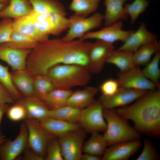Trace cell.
Masks as SVG:
<instances>
[{
  "label": "cell",
  "mask_w": 160,
  "mask_h": 160,
  "mask_svg": "<svg viewBox=\"0 0 160 160\" xmlns=\"http://www.w3.org/2000/svg\"><path fill=\"white\" fill-rule=\"evenodd\" d=\"M132 0H105V11L104 15L105 26L110 25L120 20L126 21L128 15L125 12L124 6L126 2Z\"/></svg>",
  "instance_id": "19"
},
{
  "label": "cell",
  "mask_w": 160,
  "mask_h": 160,
  "mask_svg": "<svg viewBox=\"0 0 160 160\" xmlns=\"http://www.w3.org/2000/svg\"><path fill=\"white\" fill-rule=\"evenodd\" d=\"M114 49L113 43L97 39L88 54L87 68L91 73L97 74L102 70L108 56Z\"/></svg>",
  "instance_id": "11"
},
{
  "label": "cell",
  "mask_w": 160,
  "mask_h": 160,
  "mask_svg": "<svg viewBox=\"0 0 160 160\" xmlns=\"http://www.w3.org/2000/svg\"><path fill=\"white\" fill-rule=\"evenodd\" d=\"M25 149L22 158L24 160H43L44 158L37 154L28 146Z\"/></svg>",
  "instance_id": "43"
},
{
  "label": "cell",
  "mask_w": 160,
  "mask_h": 160,
  "mask_svg": "<svg viewBox=\"0 0 160 160\" xmlns=\"http://www.w3.org/2000/svg\"><path fill=\"white\" fill-rule=\"evenodd\" d=\"M0 82L8 89L15 100H19L21 98V93L14 85L12 81L10 73L8 66L0 64Z\"/></svg>",
  "instance_id": "36"
},
{
  "label": "cell",
  "mask_w": 160,
  "mask_h": 160,
  "mask_svg": "<svg viewBox=\"0 0 160 160\" xmlns=\"http://www.w3.org/2000/svg\"><path fill=\"white\" fill-rule=\"evenodd\" d=\"M160 60V51L154 54L152 60L147 63L142 70L145 77L154 83L159 89L160 87L159 81L160 77V70L159 67Z\"/></svg>",
  "instance_id": "34"
},
{
  "label": "cell",
  "mask_w": 160,
  "mask_h": 160,
  "mask_svg": "<svg viewBox=\"0 0 160 160\" xmlns=\"http://www.w3.org/2000/svg\"><path fill=\"white\" fill-rule=\"evenodd\" d=\"M85 135L84 132L80 128L58 137L64 160H81Z\"/></svg>",
  "instance_id": "9"
},
{
  "label": "cell",
  "mask_w": 160,
  "mask_h": 160,
  "mask_svg": "<svg viewBox=\"0 0 160 160\" xmlns=\"http://www.w3.org/2000/svg\"><path fill=\"white\" fill-rule=\"evenodd\" d=\"M149 4L147 0H134L132 3H125L124 6L125 12L130 17V23H135L139 15L146 9Z\"/></svg>",
  "instance_id": "35"
},
{
  "label": "cell",
  "mask_w": 160,
  "mask_h": 160,
  "mask_svg": "<svg viewBox=\"0 0 160 160\" xmlns=\"http://www.w3.org/2000/svg\"><path fill=\"white\" fill-rule=\"evenodd\" d=\"M44 159L63 160L61 150L58 139L55 137L49 143L46 150Z\"/></svg>",
  "instance_id": "37"
},
{
  "label": "cell",
  "mask_w": 160,
  "mask_h": 160,
  "mask_svg": "<svg viewBox=\"0 0 160 160\" xmlns=\"http://www.w3.org/2000/svg\"><path fill=\"white\" fill-rule=\"evenodd\" d=\"M13 21L11 18H4L0 22V44L9 42L13 31Z\"/></svg>",
  "instance_id": "38"
},
{
  "label": "cell",
  "mask_w": 160,
  "mask_h": 160,
  "mask_svg": "<svg viewBox=\"0 0 160 160\" xmlns=\"http://www.w3.org/2000/svg\"><path fill=\"white\" fill-rule=\"evenodd\" d=\"M28 132V146L44 159L47 146L50 141L56 137L45 130L39 121L33 119L24 120Z\"/></svg>",
  "instance_id": "8"
},
{
  "label": "cell",
  "mask_w": 160,
  "mask_h": 160,
  "mask_svg": "<svg viewBox=\"0 0 160 160\" xmlns=\"http://www.w3.org/2000/svg\"><path fill=\"white\" fill-rule=\"evenodd\" d=\"M115 111L124 119L132 121L140 134L154 137L159 135L160 89L148 91L132 104Z\"/></svg>",
  "instance_id": "2"
},
{
  "label": "cell",
  "mask_w": 160,
  "mask_h": 160,
  "mask_svg": "<svg viewBox=\"0 0 160 160\" xmlns=\"http://www.w3.org/2000/svg\"><path fill=\"white\" fill-rule=\"evenodd\" d=\"M33 77L34 95L43 101L45 97L55 88L46 75H37Z\"/></svg>",
  "instance_id": "32"
},
{
  "label": "cell",
  "mask_w": 160,
  "mask_h": 160,
  "mask_svg": "<svg viewBox=\"0 0 160 160\" xmlns=\"http://www.w3.org/2000/svg\"><path fill=\"white\" fill-rule=\"evenodd\" d=\"M68 19V31L62 38L63 40L67 41H73L77 38H81L89 31L100 27L104 20V15L97 12L87 17L74 14Z\"/></svg>",
  "instance_id": "6"
},
{
  "label": "cell",
  "mask_w": 160,
  "mask_h": 160,
  "mask_svg": "<svg viewBox=\"0 0 160 160\" xmlns=\"http://www.w3.org/2000/svg\"><path fill=\"white\" fill-rule=\"evenodd\" d=\"M133 53L131 51L114 49L108 56L106 63L115 65L121 72L128 71L135 65L133 61Z\"/></svg>",
  "instance_id": "25"
},
{
  "label": "cell",
  "mask_w": 160,
  "mask_h": 160,
  "mask_svg": "<svg viewBox=\"0 0 160 160\" xmlns=\"http://www.w3.org/2000/svg\"><path fill=\"white\" fill-rule=\"evenodd\" d=\"M102 157L97 156L85 153L82 154L81 160H100Z\"/></svg>",
  "instance_id": "44"
},
{
  "label": "cell",
  "mask_w": 160,
  "mask_h": 160,
  "mask_svg": "<svg viewBox=\"0 0 160 160\" xmlns=\"http://www.w3.org/2000/svg\"><path fill=\"white\" fill-rule=\"evenodd\" d=\"M7 5L0 2V10L4 8Z\"/></svg>",
  "instance_id": "47"
},
{
  "label": "cell",
  "mask_w": 160,
  "mask_h": 160,
  "mask_svg": "<svg viewBox=\"0 0 160 160\" xmlns=\"http://www.w3.org/2000/svg\"><path fill=\"white\" fill-rule=\"evenodd\" d=\"M26 16L39 31L47 37L50 35L58 36L69 28L68 19L58 13L42 14L33 9Z\"/></svg>",
  "instance_id": "5"
},
{
  "label": "cell",
  "mask_w": 160,
  "mask_h": 160,
  "mask_svg": "<svg viewBox=\"0 0 160 160\" xmlns=\"http://www.w3.org/2000/svg\"><path fill=\"white\" fill-rule=\"evenodd\" d=\"M91 133L90 138L83 145L82 151L85 153L101 156L107 144L103 135L99 132L94 131Z\"/></svg>",
  "instance_id": "27"
},
{
  "label": "cell",
  "mask_w": 160,
  "mask_h": 160,
  "mask_svg": "<svg viewBox=\"0 0 160 160\" xmlns=\"http://www.w3.org/2000/svg\"><path fill=\"white\" fill-rule=\"evenodd\" d=\"M147 91L119 87L113 95L108 96L102 95L99 100L103 108L113 109L131 103L143 95Z\"/></svg>",
  "instance_id": "14"
},
{
  "label": "cell",
  "mask_w": 160,
  "mask_h": 160,
  "mask_svg": "<svg viewBox=\"0 0 160 160\" xmlns=\"http://www.w3.org/2000/svg\"><path fill=\"white\" fill-rule=\"evenodd\" d=\"M73 92L71 89H55L45 97L43 101L49 109L59 108L66 105L68 98Z\"/></svg>",
  "instance_id": "30"
},
{
  "label": "cell",
  "mask_w": 160,
  "mask_h": 160,
  "mask_svg": "<svg viewBox=\"0 0 160 160\" xmlns=\"http://www.w3.org/2000/svg\"><path fill=\"white\" fill-rule=\"evenodd\" d=\"M4 140V139L2 137V136H0V144Z\"/></svg>",
  "instance_id": "48"
},
{
  "label": "cell",
  "mask_w": 160,
  "mask_h": 160,
  "mask_svg": "<svg viewBox=\"0 0 160 160\" xmlns=\"http://www.w3.org/2000/svg\"><path fill=\"white\" fill-rule=\"evenodd\" d=\"M28 132L25 123L22 124L18 135L13 140L2 141L0 145V159L14 160L28 146Z\"/></svg>",
  "instance_id": "12"
},
{
  "label": "cell",
  "mask_w": 160,
  "mask_h": 160,
  "mask_svg": "<svg viewBox=\"0 0 160 160\" xmlns=\"http://www.w3.org/2000/svg\"><path fill=\"white\" fill-rule=\"evenodd\" d=\"M122 21H119L105 27L100 30L94 32H88L82 37L84 40L88 39H99L113 43L120 41L124 43L134 31H125L122 29Z\"/></svg>",
  "instance_id": "13"
},
{
  "label": "cell",
  "mask_w": 160,
  "mask_h": 160,
  "mask_svg": "<svg viewBox=\"0 0 160 160\" xmlns=\"http://www.w3.org/2000/svg\"><path fill=\"white\" fill-rule=\"evenodd\" d=\"M100 0H72L69 7L74 14L87 17L97 10Z\"/></svg>",
  "instance_id": "31"
},
{
  "label": "cell",
  "mask_w": 160,
  "mask_h": 160,
  "mask_svg": "<svg viewBox=\"0 0 160 160\" xmlns=\"http://www.w3.org/2000/svg\"><path fill=\"white\" fill-rule=\"evenodd\" d=\"M29 0L30 1V2H31V3L33 1V0Z\"/></svg>",
  "instance_id": "49"
},
{
  "label": "cell",
  "mask_w": 160,
  "mask_h": 160,
  "mask_svg": "<svg viewBox=\"0 0 160 160\" xmlns=\"http://www.w3.org/2000/svg\"><path fill=\"white\" fill-rule=\"evenodd\" d=\"M103 108L99 100H95L81 110L79 124L81 127L92 132L105 131L107 124L103 115Z\"/></svg>",
  "instance_id": "7"
},
{
  "label": "cell",
  "mask_w": 160,
  "mask_h": 160,
  "mask_svg": "<svg viewBox=\"0 0 160 160\" xmlns=\"http://www.w3.org/2000/svg\"><path fill=\"white\" fill-rule=\"evenodd\" d=\"M143 147L142 152L136 160H155L159 159L158 154L149 140L144 139Z\"/></svg>",
  "instance_id": "40"
},
{
  "label": "cell",
  "mask_w": 160,
  "mask_h": 160,
  "mask_svg": "<svg viewBox=\"0 0 160 160\" xmlns=\"http://www.w3.org/2000/svg\"><path fill=\"white\" fill-rule=\"evenodd\" d=\"M9 108L7 104H0V125L2 117L4 114L7 112ZM0 136H1L0 129Z\"/></svg>",
  "instance_id": "45"
},
{
  "label": "cell",
  "mask_w": 160,
  "mask_h": 160,
  "mask_svg": "<svg viewBox=\"0 0 160 160\" xmlns=\"http://www.w3.org/2000/svg\"><path fill=\"white\" fill-rule=\"evenodd\" d=\"M18 102L25 109L26 119H33L40 121L49 117V108L43 101L34 95L22 97Z\"/></svg>",
  "instance_id": "18"
},
{
  "label": "cell",
  "mask_w": 160,
  "mask_h": 160,
  "mask_svg": "<svg viewBox=\"0 0 160 160\" xmlns=\"http://www.w3.org/2000/svg\"><path fill=\"white\" fill-rule=\"evenodd\" d=\"M10 73L14 85L21 94L25 97L34 95L33 77L26 69L13 71Z\"/></svg>",
  "instance_id": "24"
},
{
  "label": "cell",
  "mask_w": 160,
  "mask_h": 160,
  "mask_svg": "<svg viewBox=\"0 0 160 160\" xmlns=\"http://www.w3.org/2000/svg\"><path fill=\"white\" fill-rule=\"evenodd\" d=\"M81 109L66 105L60 107L49 109V117L70 122L78 123Z\"/></svg>",
  "instance_id": "29"
},
{
  "label": "cell",
  "mask_w": 160,
  "mask_h": 160,
  "mask_svg": "<svg viewBox=\"0 0 160 160\" xmlns=\"http://www.w3.org/2000/svg\"><path fill=\"white\" fill-rule=\"evenodd\" d=\"M38 42L33 39L13 31L11 36L10 41L3 44L14 48L32 49Z\"/></svg>",
  "instance_id": "33"
},
{
  "label": "cell",
  "mask_w": 160,
  "mask_h": 160,
  "mask_svg": "<svg viewBox=\"0 0 160 160\" xmlns=\"http://www.w3.org/2000/svg\"><path fill=\"white\" fill-rule=\"evenodd\" d=\"M156 40V35L148 31L145 23L142 22L137 30L132 33L117 49L134 52L141 46Z\"/></svg>",
  "instance_id": "16"
},
{
  "label": "cell",
  "mask_w": 160,
  "mask_h": 160,
  "mask_svg": "<svg viewBox=\"0 0 160 160\" xmlns=\"http://www.w3.org/2000/svg\"><path fill=\"white\" fill-rule=\"evenodd\" d=\"M117 80L119 87L146 91L153 90L157 87L154 83L145 77L137 65L128 71L119 73Z\"/></svg>",
  "instance_id": "10"
},
{
  "label": "cell",
  "mask_w": 160,
  "mask_h": 160,
  "mask_svg": "<svg viewBox=\"0 0 160 160\" xmlns=\"http://www.w3.org/2000/svg\"><path fill=\"white\" fill-rule=\"evenodd\" d=\"M39 122L41 126L45 130L56 137L81 128L78 123L70 122L49 117Z\"/></svg>",
  "instance_id": "20"
},
{
  "label": "cell",
  "mask_w": 160,
  "mask_h": 160,
  "mask_svg": "<svg viewBox=\"0 0 160 160\" xmlns=\"http://www.w3.org/2000/svg\"><path fill=\"white\" fill-rule=\"evenodd\" d=\"M82 38L67 41L62 38L48 39L39 42L28 56L26 70L32 76L45 75L57 64H74L86 67L93 43Z\"/></svg>",
  "instance_id": "1"
},
{
  "label": "cell",
  "mask_w": 160,
  "mask_h": 160,
  "mask_svg": "<svg viewBox=\"0 0 160 160\" xmlns=\"http://www.w3.org/2000/svg\"><path fill=\"white\" fill-rule=\"evenodd\" d=\"M107 127L103 136L108 145L139 139L140 133L130 126L113 109H103Z\"/></svg>",
  "instance_id": "4"
},
{
  "label": "cell",
  "mask_w": 160,
  "mask_h": 160,
  "mask_svg": "<svg viewBox=\"0 0 160 160\" xmlns=\"http://www.w3.org/2000/svg\"><path fill=\"white\" fill-rule=\"evenodd\" d=\"M99 88L87 87L81 90L73 92L68 98L66 105L80 109L84 108L91 104L97 94Z\"/></svg>",
  "instance_id": "22"
},
{
  "label": "cell",
  "mask_w": 160,
  "mask_h": 160,
  "mask_svg": "<svg viewBox=\"0 0 160 160\" xmlns=\"http://www.w3.org/2000/svg\"><path fill=\"white\" fill-rule=\"evenodd\" d=\"M15 100L8 89L0 82V104L13 103Z\"/></svg>",
  "instance_id": "42"
},
{
  "label": "cell",
  "mask_w": 160,
  "mask_h": 160,
  "mask_svg": "<svg viewBox=\"0 0 160 160\" xmlns=\"http://www.w3.org/2000/svg\"><path fill=\"white\" fill-rule=\"evenodd\" d=\"M6 112L9 119L13 121H17L26 119L25 109L24 106L18 102L12 106L9 107Z\"/></svg>",
  "instance_id": "39"
},
{
  "label": "cell",
  "mask_w": 160,
  "mask_h": 160,
  "mask_svg": "<svg viewBox=\"0 0 160 160\" xmlns=\"http://www.w3.org/2000/svg\"><path fill=\"white\" fill-rule=\"evenodd\" d=\"M9 0H0V2L7 5L8 3Z\"/></svg>",
  "instance_id": "46"
},
{
  "label": "cell",
  "mask_w": 160,
  "mask_h": 160,
  "mask_svg": "<svg viewBox=\"0 0 160 160\" xmlns=\"http://www.w3.org/2000/svg\"><path fill=\"white\" fill-rule=\"evenodd\" d=\"M119 87L117 80L111 79L103 82L100 85L99 89L102 95L108 96L114 94Z\"/></svg>",
  "instance_id": "41"
},
{
  "label": "cell",
  "mask_w": 160,
  "mask_h": 160,
  "mask_svg": "<svg viewBox=\"0 0 160 160\" xmlns=\"http://www.w3.org/2000/svg\"><path fill=\"white\" fill-rule=\"evenodd\" d=\"M140 139L116 143L105 149L102 157L103 160H126L140 148Z\"/></svg>",
  "instance_id": "15"
},
{
  "label": "cell",
  "mask_w": 160,
  "mask_h": 160,
  "mask_svg": "<svg viewBox=\"0 0 160 160\" xmlns=\"http://www.w3.org/2000/svg\"><path fill=\"white\" fill-rule=\"evenodd\" d=\"M33 9L29 0H9L8 4L0 10V18L15 19L29 14Z\"/></svg>",
  "instance_id": "21"
},
{
  "label": "cell",
  "mask_w": 160,
  "mask_h": 160,
  "mask_svg": "<svg viewBox=\"0 0 160 160\" xmlns=\"http://www.w3.org/2000/svg\"><path fill=\"white\" fill-rule=\"evenodd\" d=\"M31 49L14 48L0 44V59L6 62L13 71L26 69L27 57Z\"/></svg>",
  "instance_id": "17"
},
{
  "label": "cell",
  "mask_w": 160,
  "mask_h": 160,
  "mask_svg": "<svg viewBox=\"0 0 160 160\" xmlns=\"http://www.w3.org/2000/svg\"><path fill=\"white\" fill-rule=\"evenodd\" d=\"M45 75L55 89H62L84 86L91 78V73L87 68L74 64L55 65L50 68Z\"/></svg>",
  "instance_id": "3"
},
{
  "label": "cell",
  "mask_w": 160,
  "mask_h": 160,
  "mask_svg": "<svg viewBox=\"0 0 160 160\" xmlns=\"http://www.w3.org/2000/svg\"><path fill=\"white\" fill-rule=\"evenodd\" d=\"M33 9L42 14L57 13L65 16L67 12L63 4L57 0H33Z\"/></svg>",
  "instance_id": "28"
},
{
  "label": "cell",
  "mask_w": 160,
  "mask_h": 160,
  "mask_svg": "<svg viewBox=\"0 0 160 160\" xmlns=\"http://www.w3.org/2000/svg\"><path fill=\"white\" fill-rule=\"evenodd\" d=\"M160 51V42L157 40L143 45L133 53V59L135 65H146L152 56Z\"/></svg>",
  "instance_id": "26"
},
{
  "label": "cell",
  "mask_w": 160,
  "mask_h": 160,
  "mask_svg": "<svg viewBox=\"0 0 160 160\" xmlns=\"http://www.w3.org/2000/svg\"><path fill=\"white\" fill-rule=\"evenodd\" d=\"M12 28L13 31L33 39L38 42L48 39V37L39 31L26 15L15 19L13 21Z\"/></svg>",
  "instance_id": "23"
}]
</instances>
